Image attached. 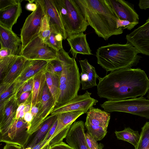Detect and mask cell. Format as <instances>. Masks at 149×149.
Masks as SVG:
<instances>
[{"instance_id":"obj_1","label":"cell","mask_w":149,"mask_h":149,"mask_svg":"<svg viewBox=\"0 0 149 149\" xmlns=\"http://www.w3.org/2000/svg\"><path fill=\"white\" fill-rule=\"evenodd\" d=\"M97 79V94L100 97L108 100L143 96L149 90V79L145 72L139 68L116 70Z\"/></svg>"},{"instance_id":"obj_2","label":"cell","mask_w":149,"mask_h":149,"mask_svg":"<svg viewBox=\"0 0 149 149\" xmlns=\"http://www.w3.org/2000/svg\"><path fill=\"white\" fill-rule=\"evenodd\" d=\"M87 22L99 37L105 40L123 33L118 28V18L106 0H75Z\"/></svg>"},{"instance_id":"obj_3","label":"cell","mask_w":149,"mask_h":149,"mask_svg":"<svg viewBox=\"0 0 149 149\" xmlns=\"http://www.w3.org/2000/svg\"><path fill=\"white\" fill-rule=\"evenodd\" d=\"M134 46L126 43L108 44L97 49V63L107 72L136 65L141 57Z\"/></svg>"},{"instance_id":"obj_4","label":"cell","mask_w":149,"mask_h":149,"mask_svg":"<svg viewBox=\"0 0 149 149\" xmlns=\"http://www.w3.org/2000/svg\"><path fill=\"white\" fill-rule=\"evenodd\" d=\"M62 70L60 78L59 94L56 107L68 102L78 95L80 88V74L75 58L63 48L57 52Z\"/></svg>"},{"instance_id":"obj_5","label":"cell","mask_w":149,"mask_h":149,"mask_svg":"<svg viewBox=\"0 0 149 149\" xmlns=\"http://www.w3.org/2000/svg\"><path fill=\"white\" fill-rule=\"evenodd\" d=\"M67 38L83 33L89 24L75 0H54Z\"/></svg>"},{"instance_id":"obj_6","label":"cell","mask_w":149,"mask_h":149,"mask_svg":"<svg viewBox=\"0 0 149 149\" xmlns=\"http://www.w3.org/2000/svg\"><path fill=\"white\" fill-rule=\"evenodd\" d=\"M100 106L108 113L125 112L149 119V100L143 96L120 100H108Z\"/></svg>"},{"instance_id":"obj_7","label":"cell","mask_w":149,"mask_h":149,"mask_svg":"<svg viewBox=\"0 0 149 149\" xmlns=\"http://www.w3.org/2000/svg\"><path fill=\"white\" fill-rule=\"evenodd\" d=\"M85 126L88 134L97 141L102 140L107 133L110 114L92 107L87 113Z\"/></svg>"},{"instance_id":"obj_8","label":"cell","mask_w":149,"mask_h":149,"mask_svg":"<svg viewBox=\"0 0 149 149\" xmlns=\"http://www.w3.org/2000/svg\"><path fill=\"white\" fill-rule=\"evenodd\" d=\"M34 2L37 4V8L26 18L21 29L22 50L32 39L39 36L42 21L45 15L40 0H35Z\"/></svg>"},{"instance_id":"obj_9","label":"cell","mask_w":149,"mask_h":149,"mask_svg":"<svg viewBox=\"0 0 149 149\" xmlns=\"http://www.w3.org/2000/svg\"><path fill=\"white\" fill-rule=\"evenodd\" d=\"M29 127V124L24 118L15 119L7 130L0 133V141L24 147L30 135Z\"/></svg>"},{"instance_id":"obj_10","label":"cell","mask_w":149,"mask_h":149,"mask_svg":"<svg viewBox=\"0 0 149 149\" xmlns=\"http://www.w3.org/2000/svg\"><path fill=\"white\" fill-rule=\"evenodd\" d=\"M57 53L44 42L38 36L22 50L20 56L28 60H43L48 62L56 58Z\"/></svg>"},{"instance_id":"obj_11","label":"cell","mask_w":149,"mask_h":149,"mask_svg":"<svg viewBox=\"0 0 149 149\" xmlns=\"http://www.w3.org/2000/svg\"><path fill=\"white\" fill-rule=\"evenodd\" d=\"M91 93L86 90L83 95H78L67 102L55 107L50 115H56L74 111H84L87 113L88 110L96 105L98 101L91 97Z\"/></svg>"},{"instance_id":"obj_12","label":"cell","mask_w":149,"mask_h":149,"mask_svg":"<svg viewBox=\"0 0 149 149\" xmlns=\"http://www.w3.org/2000/svg\"><path fill=\"white\" fill-rule=\"evenodd\" d=\"M56 104L46 83L42 100L39 105V111L33 118L29 128V132L32 134L39 128L41 123L50 114L56 107Z\"/></svg>"},{"instance_id":"obj_13","label":"cell","mask_w":149,"mask_h":149,"mask_svg":"<svg viewBox=\"0 0 149 149\" xmlns=\"http://www.w3.org/2000/svg\"><path fill=\"white\" fill-rule=\"evenodd\" d=\"M127 43L131 44L140 52L149 56V17L146 22L126 36Z\"/></svg>"},{"instance_id":"obj_14","label":"cell","mask_w":149,"mask_h":149,"mask_svg":"<svg viewBox=\"0 0 149 149\" xmlns=\"http://www.w3.org/2000/svg\"><path fill=\"white\" fill-rule=\"evenodd\" d=\"M40 1L52 30L56 34H61L63 39H67V36L54 0H40Z\"/></svg>"},{"instance_id":"obj_15","label":"cell","mask_w":149,"mask_h":149,"mask_svg":"<svg viewBox=\"0 0 149 149\" xmlns=\"http://www.w3.org/2000/svg\"><path fill=\"white\" fill-rule=\"evenodd\" d=\"M82 120L75 121L72 125L65 137L66 142L73 149H90L87 143Z\"/></svg>"},{"instance_id":"obj_16","label":"cell","mask_w":149,"mask_h":149,"mask_svg":"<svg viewBox=\"0 0 149 149\" xmlns=\"http://www.w3.org/2000/svg\"><path fill=\"white\" fill-rule=\"evenodd\" d=\"M118 19L139 23V16L133 4L123 0H106Z\"/></svg>"},{"instance_id":"obj_17","label":"cell","mask_w":149,"mask_h":149,"mask_svg":"<svg viewBox=\"0 0 149 149\" xmlns=\"http://www.w3.org/2000/svg\"><path fill=\"white\" fill-rule=\"evenodd\" d=\"M18 106L15 95L0 103V133L4 132L14 122Z\"/></svg>"},{"instance_id":"obj_18","label":"cell","mask_w":149,"mask_h":149,"mask_svg":"<svg viewBox=\"0 0 149 149\" xmlns=\"http://www.w3.org/2000/svg\"><path fill=\"white\" fill-rule=\"evenodd\" d=\"M48 62L43 60L27 59L22 73L15 81V94L24 82L33 77L41 71L45 69Z\"/></svg>"},{"instance_id":"obj_19","label":"cell","mask_w":149,"mask_h":149,"mask_svg":"<svg viewBox=\"0 0 149 149\" xmlns=\"http://www.w3.org/2000/svg\"><path fill=\"white\" fill-rule=\"evenodd\" d=\"M0 43L1 47L10 49L12 55L20 56L22 50L20 38L12 30L6 29L1 25H0Z\"/></svg>"},{"instance_id":"obj_20","label":"cell","mask_w":149,"mask_h":149,"mask_svg":"<svg viewBox=\"0 0 149 149\" xmlns=\"http://www.w3.org/2000/svg\"><path fill=\"white\" fill-rule=\"evenodd\" d=\"M57 118V115H50L47 117L38 129L30 134L26 143L24 147V148L30 147L32 149L44 140Z\"/></svg>"},{"instance_id":"obj_21","label":"cell","mask_w":149,"mask_h":149,"mask_svg":"<svg viewBox=\"0 0 149 149\" xmlns=\"http://www.w3.org/2000/svg\"><path fill=\"white\" fill-rule=\"evenodd\" d=\"M66 39L70 47V52L73 57L76 58L78 54L89 55L93 54L86 40V34L83 33L75 34Z\"/></svg>"},{"instance_id":"obj_22","label":"cell","mask_w":149,"mask_h":149,"mask_svg":"<svg viewBox=\"0 0 149 149\" xmlns=\"http://www.w3.org/2000/svg\"><path fill=\"white\" fill-rule=\"evenodd\" d=\"M79 62L81 69L80 77L82 89L86 90L97 86L96 79L99 76L95 68L88 62L86 58Z\"/></svg>"},{"instance_id":"obj_23","label":"cell","mask_w":149,"mask_h":149,"mask_svg":"<svg viewBox=\"0 0 149 149\" xmlns=\"http://www.w3.org/2000/svg\"><path fill=\"white\" fill-rule=\"evenodd\" d=\"M21 3L14 4L0 10V25L12 30L22 13Z\"/></svg>"},{"instance_id":"obj_24","label":"cell","mask_w":149,"mask_h":149,"mask_svg":"<svg viewBox=\"0 0 149 149\" xmlns=\"http://www.w3.org/2000/svg\"><path fill=\"white\" fill-rule=\"evenodd\" d=\"M45 69L41 71L33 77V85L31 101V106L39 105L41 103L46 83Z\"/></svg>"},{"instance_id":"obj_25","label":"cell","mask_w":149,"mask_h":149,"mask_svg":"<svg viewBox=\"0 0 149 149\" xmlns=\"http://www.w3.org/2000/svg\"><path fill=\"white\" fill-rule=\"evenodd\" d=\"M84 113V111H78L65 112L56 115L58 120L57 126L55 132L49 141L63 129L70 127L76 120Z\"/></svg>"},{"instance_id":"obj_26","label":"cell","mask_w":149,"mask_h":149,"mask_svg":"<svg viewBox=\"0 0 149 149\" xmlns=\"http://www.w3.org/2000/svg\"><path fill=\"white\" fill-rule=\"evenodd\" d=\"M26 60L23 56H19L0 84L10 85L15 81L22 73Z\"/></svg>"},{"instance_id":"obj_27","label":"cell","mask_w":149,"mask_h":149,"mask_svg":"<svg viewBox=\"0 0 149 149\" xmlns=\"http://www.w3.org/2000/svg\"><path fill=\"white\" fill-rule=\"evenodd\" d=\"M45 74L47 85L56 106L59 94L60 76L48 72L45 70Z\"/></svg>"},{"instance_id":"obj_28","label":"cell","mask_w":149,"mask_h":149,"mask_svg":"<svg viewBox=\"0 0 149 149\" xmlns=\"http://www.w3.org/2000/svg\"><path fill=\"white\" fill-rule=\"evenodd\" d=\"M115 133L118 139L129 142L134 148L137 145L140 139L138 131L134 130L129 127H125L122 131H116Z\"/></svg>"},{"instance_id":"obj_29","label":"cell","mask_w":149,"mask_h":149,"mask_svg":"<svg viewBox=\"0 0 149 149\" xmlns=\"http://www.w3.org/2000/svg\"><path fill=\"white\" fill-rule=\"evenodd\" d=\"M18 56L11 55L7 57L0 58V81L9 72Z\"/></svg>"},{"instance_id":"obj_30","label":"cell","mask_w":149,"mask_h":149,"mask_svg":"<svg viewBox=\"0 0 149 149\" xmlns=\"http://www.w3.org/2000/svg\"><path fill=\"white\" fill-rule=\"evenodd\" d=\"M138 143L135 149H149V121L141 128Z\"/></svg>"},{"instance_id":"obj_31","label":"cell","mask_w":149,"mask_h":149,"mask_svg":"<svg viewBox=\"0 0 149 149\" xmlns=\"http://www.w3.org/2000/svg\"><path fill=\"white\" fill-rule=\"evenodd\" d=\"M15 81L10 85L0 84V103L15 95Z\"/></svg>"},{"instance_id":"obj_32","label":"cell","mask_w":149,"mask_h":149,"mask_svg":"<svg viewBox=\"0 0 149 149\" xmlns=\"http://www.w3.org/2000/svg\"><path fill=\"white\" fill-rule=\"evenodd\" d=\"M62 70V64L61 60L57 53L56 58L48 62L45 68V70L60 77Z\"/></svg>"},{"instance_id":"obj_33","label":"cell","mask_w":149,"mask_h":149,"mask_svg":"<svg viewBox=\"0 0 149 149\" xmlns=\"http://www.w3.org/2000/svg\"><path fill=\"white\" fill-rule=\"evenodd\" d=\"M51 32L52 29L47 17L45 15L42 21L39 34V36L44 42L49 37Z\"/></svg>"},{"instance_id":"obj_34","label":"cell","mask_w":149,"mask_h":149,"mask_svg":"<svg viewBox=\"0 0 149 149\" xmlns=\"http://www.w3.org/2000/svg\"><path fill=\"white\" fill-rule=\"evenodd\" d=\"M56 33L52 30L51 34L45 42L47 45L57 52L63 48L62 42L58 41L56 38Z\"/></svg>"},{"instance_id":"obj_35","label":"cell","mask_w":149,"mask_h":149,"mask_svg":"<svg viewBox=\"0 0 149 149\" xmlns=\"http://www.w3.org/2000/svg\"><path fill=\"white\" fill-rule=\"evenodd\" d=\"M33 77L29 79L24 82L19 88L15 95L17 99L23 93L27 92H31L33 85Z\"/></svg>"},{"instance_id":"obj_36","label":"cell","mask_w":149,"mask_h":149,"mask_svg":"<svg viewBox=\"0 0 149 149\" xmlns=\"http://www.w3.org/2000/svg\"><path fill=\"white\" fill-rule=\"evenodd\" d=\"M87 144L90 149H103L104 145L102 143L99 144L97 141L92 137L87 132L85 134Z\"/></svg>"},{"instance_id":"obj_37","label":"cell","mask_w":149,"mask_h":149,"mask_svg":"<svg viewBox=\"0 0 149 149\" xmlns=\"http://www.w3.org/2000/svg\"><path fill=\"white\" fill-rule=\"evenodd\" d=\"M117 27L118 28L122 27L123 29H127L131 30L139 23H132L126 20H121L117 19L116 20Z\"/></svg>"},{"instance_id":"obj_38","label":"cell","mask_w":149,"mask_h":149,"mask_svg":"<svg viewBox=\"0 0 149 149\" xmlns=\"http://www.w3.org/2000/svg\"><path fill=\"white\" fill-rule=\"evenodd\" d=\"M22 0H0V10L14 4L21 3Z\"/></svg>"},{"instance_id":"obj_39","label":"cell","mask_w":149,"mask_h":149,"mask_svg":"<svg viewBox=\"0 0 149 149\" xmlns=\"http://www.w3.org/2000/svg\"><path fill=\"white\" fill-rule=\"evenodd\" d=\"M31 92H25L22 93L19 97L17 99L18 105L26 102L31 97Z\"/></svg>"},{"instance_id":"obj_40","label":"cell","mask_w":149,"mask_h":149,"mask_svg":"<svg viewBox=\"0 0 149 149\" xmlns=\"http://www.w3.org/2000/svg\"><path fill=\"white\" fill-rule=\"evenodd\" d=\"M57 123L58 120L57 118V119L56 121L53 125L49 130L47 135L45 139L47 141L48 143H49L50 139L55 132L57 126Z\"/></svg>"},{"instance_id":"obj_41","label":"cell","mask_w":149,"mask_h":149,"mask_svg":"<svg viewBox=\"0 0 149 149\" xmlns=\"http://www.w3.org/2000/svg\"><path fill=\"white\" fill-rule=\"evenodd\" d=\"M50 146L54 149H73L68 144L63 141L60 143Z\"/></svg>"},{"instance_id":"obj_42","label":"cell","mask_w":149,"mask_h":149,"mask_svg":"<svg viewBox=\"0 0 149 149\" xmlns=\"http://www.w3.org/2000/svg\"><path fill=\"white\" fill-rule=\"evenodd\" d=\"M12 55L11 50L7 48L1 47L0 50V58H3Z\"/></svg>"},{"instance_id":"obj_43","label":"cell","mask_w":149,"mask_h":149,"mask_svg":"<svg viewBox=\"0 0 149 149\" xmlns=\"http://www.w3.org/2000/svg\"><path fill=\"white\" fill-rule=\"evenodd\" d=\"M138 5L139 8L142 10L149 8V0H140Z\"/></svg>"},{"instance_id":"obj_44","label":"cell","mask_w":149,"mask_h":149,"mask_svg":"<svg viewBox=\"0 0 149 149\" xmlns=\"http://www.w3.org/2000/svg\"><path fill=\"white\" fill-rule=\"evenodd\" d=\"M37 4L29 2L27 3L25 6L26 9L28 10L33 12L37 8Z\"/></svg>"},{"instance_id":"obj_45","label":"cell","mask_w":149,"mask_h":149,"mask_svg":"<svg viewBox=\"0 0 149 149\" xmlns=\"http://www.w3.org/2000/svg\"><path fill=\"white\" fill-rule=\"evenodd\" d=\"M23 146L17 145L6 144L4 146L3 149H24Z\"/></svg>"},{"instance_id":"obj_46","label":"cell","mask_w":149,"mask_h":149,"mask_svg":"<svg viewBox=\"0 0 149 149\" xmlns=\"http://www.w3.org/2000/svg\"><path fill=\"white\" fill-rule=\"evenodd\" d=\"M24 119L25 121L29 124L33 119V116L30 112L25 113Z\"/></svg>"},{"instance_id":"obj_47","label":"cell","mask_w":149,"mask_h":149,"mask_svg":"<svg viewBox=\"0 0 149 149\" xmlns=\"http://www.w3.org/2000/svg\"><path fill=\"white\" fill-rule=\"evenodd\" d=\"M47 143H48L47 141L44 139L41 142L36 145L31 149H42Z\"/></svg>"},{"instance_id":"obj_48","label":"cell","mask_w":149,"mask_h":149,"mask_svg":"<svg viewBox=\"0 0 149 149\" xmlns=\"http://www.w3.org/2000/svg\"><path fill=\"white\" fill-rule=\"evenodd\" d=\"M39 111V105L31 106V112L33 116V118L37 115Z\"/></svg>"},{"instance_id":"obj_49","label":"cell","mask_w":149,"mask_h":149,"mask_svg":"<svg viewBox=\"0 0 149 149\" xmlns=\"http://www.w3.org/2000/svg\"><path fill=\"white\" fill-rule=\"evenodd\" d=\"M31 107V102H29L27 103L25 106L24 111L25 113L30 112Z\"/></svg>"},{"instance_id":"obj_50","label":"cell","mask_w":149,"mask_h":149,"mask_svg":"<svg viewBox=\"0 0 149 149\" xmlns=\"http://www.w3.org/2000/svg\"><path fill=\"white\" fill-rule=\"evenodd\" d=\"M50 146L49 143H47L42 149H49Z\"/></svg>"},{"instance_id":"obj_51","label":"cell","mask_w":149,"mask_h":149,"mask_svg":"<svg viewBox=\"0 0 149 149\" xmlns=\"http://www.w3.org/2000/svg\"><path fill=\"white\" fill-rule=\"evenodd\" d=\"M147 97L148 99H149V90L147 92Z\"/></svg>"},{"instance_id":"obj_52","label":"cell","mask_w":149,"mask_h":149,"mask_svg":"<svg viewBox=\"0 0 149 149\" xmlns=\"http://www.w3.org/2000/svg\"><path fill=\"white\" fill-rule=\"evenodd\" d=\"M24 149H31V148L30 147H28L24 148Z\"/></svg>"},{"instance_id":"obj_53","label":"cell","mask_w":149,"mask_h":149,"mask_svg":"<svg viewBox=\"0 0 149 149\" xmlns=\"http://www.w3.org/2000/svg\"><path fill=\"white\" fill-rule=\"evenodd\" d=\"M49 149H54L52 148L51 146L49 147Z\"/></svg>"}]
</instances>
